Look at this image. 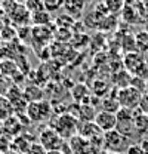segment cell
I'll return each instance as SVG.
<instances>
[{"label": "cell", "instance_id": "1", "mask_svg": "<svg viewBox=\"0 0 148 154\" xmlns=\"http://www.w3.org/2000/svg\"><path fill=\"white\" fill-rule=\"evenodd\" d=\"M51 128L55 129L64 139L65 138H73L76 131H79V122L71 113L67 111L64 114L56 116V120L51 123Z\"/></svg>", "mask_w": 148, "mask_h": 154}, {"label": "cell", "instance_id": "2", "mask_svg": "<svg viewBox=\"0 0 148 154\" xmlns=\"http://www.w3.org/2000/svg\"><path fill=\"white\" fill-rule=\"evenodd\" d=\"M132 141L126 138L125 135L119 134L116 129L104 134V148L107 153H117V154H126L128 148L130 147Z\"/></svg>", "mask_w": 148, "mask_h": 154}, {"label": "cell", "instance_id": "3", "mask_svg": "<svg viewBox=\"0 0 148 154\" xmlns=\"http://www.w3.org/2000/svg\"><path fill=\"white\" fill-rule=\"evenodd\" d=\"M116 117H117L116 131H117L119 134L125 135L126 138H129L130 141H132V138L136 136L135 126H133V111L120 108V110L116 113ZM136 138H138V136H136Z\"/></svg>", "mask_w": 148, "mask_h": 154}, {"label": "cell", "instance_id": "4", "mask_svg": "<svg viewBox=\"0 0 148 154\" xmlns=\"http://www.w3.org/2000/svg\"><path fill=\"white\" fill-rule=\"evenodd\" d=\"M39 142H40V145L48 153L61 151V148L64 147V138L58 134L55 129H52L51 126L40 132V135H39Z\"/></svg>", "mask_w": 148, "mask_h": 154}, {"label": "cell", "instance_id": "5", "mask_svg": "<svg viewBox=\"0 0 148 154\" xmlns=\"http://www.w3.org/2000/svg\"><path fill=\"white\" fill-rule=\"evenodd\" d=\"M117 99H119L120 108L136 111L139 108V104H141V99H142V94L138 92L136 89H133L132 86H128V88L119 89Z\"/></svg>", "mask_w": 148, "mask_h": 154}, {"label": "cell", "instance_id": "6", "mask_svg": "<svg viewBox=\"0 0 148 154\" xmlns=\"http://www.w3.org/2000/svg\"><path fill=\"white\" fill-rule=\"evenodd\" d=\"M93 123L98 126V129L102 132V134H107L116 129V123H117V117L114 113H108V111H99L95 116V120Z\"/></svg>", "mask_w": 148, "mask_h": 154}, {"label": "cell", "instance_id": "7", "mask_svg": "<svg viewBox=\"0 0 148 154\" xmlns=\"http://www.w3.org/2000/svg\"><path fill=\"white\" fill-rule=\"evenodd\" d=\"M27 113L30 116L31 120H43L51 114V107L49 104L43 102V101H37V102H30Z\"/></svg>", "mask_w": 148, "mask_h": 154}, {"label": "cell", "instance_id": "8", "mask_svg": "<svg viewBox=\"0 0 148 154\" xmlns=\"http://www.w3.org/2000/svg\"><path fill=\"white\" fill-rule=\"evenodd\" d=\"M145 59L144 57L139 54V52H132V54H128L125 57V67H126V71L129 74H136L144 65H145Z\"/></svg>", "mask_w": 148, "mask_h": 154}, {"label": "cell", "instance_id": "9", "mask_svg": "<svg viewBox=\"0 0 148 154\" xmlns=\"http://www.w3.org/2000/svg\"><path fill=\"white\" fill-rule=\"evenodd\" d=\"M133 126H135L138 141L141 138H145L148 135V116L141 113L139 110L133 111Z\"/></svg>", "mask_w": 148, "mask_h": 154}, {"label": "cell", "instance_id": "10", "mask_svg": "<svg viewBox=\"0 0 148 154\" xmlns=\"http://www.w3.org/2000/svg\"><path fill=\"white\" fill-rule=\"evenodd\" d=\"M70 147L76 154H89L91 153V142L83 136H73Z\"/></svg>", "mask_w": 148, "mask_h": 154}, {"label": "cell", "instance_id": "11", "mask_svg": "<svg viewBox=\"0 0 148 154\" xmlns=\"http://www.w3.org/2000/svg\"><path fill=\"white\" fill-rule=\"evenodd\" d=\"M71 95H73L74 101L80 102V104H86V101H89V91L85 85H77L74 86V89L71 91Z\"/></svg>", "mask_w": 148, "mask_h": 154}, {"label": "cell", "instance_id": "12", "mask_svg": "<svg viewBox=\"0 0 148 154\" xmlns=\"http://www.w3.org/2000/svg\"><path fill=\"white\" fill-rule=\"evenodd\" d=\"M119 94V92H117ZM117 94L116 95H108L107 98L102 99V107H104V111H108V113H117L120 110V104H119V99H117Z\"/></svg>", "mask_w": 148, "mask_h": 154}, {"label": "cell", "instance_id": "13", "mask_svg": "<svg viewBox=\"0 0 148 154\" xmlns=\"http://www.w3.org/2000/svg\"><path fill=\"white\" fill-rule=\"evenodd\" d=\"M83 3L82 2H76V0H68V2H64V9L67 11V15H73V17H77L79 14H82L83 11Z\"/></svg>", "mask_w": 148, "mask_h": 154}, {"label": "cell", "instance_id": "14", "mask_svg": "<svg viewBox=\"0 0 148 154\" xmlns=\"http://www.w3.org/2000/svg\"><path fill=\"white\" fill-rule=\"evenodd\" d=\"M136 40V49L139 52H145L148 51V31H141L135 36Z\"/></svg>", "mask_w": 148, "mask_h": 154}, {"label": "cell", "instance_id": "15", "mask_svg": "<svg viewBox=\"0 0 148 154\" xmlns=\"http://www.w3.org/2000/svg\"><path fill=\"white\" fill-rule=\"evenodd\" d=\"M130 86L133 89H136L138 92H141L142 95L148 92V85H147V80L141 79V77H136V76H132V80H130Z\"/></svg>", "mask_w": 148, "mask_h": 154}, {"label": "cell", "instance_id": "16", "mask_svg": "<svg viewBox=\"0 0 148 154\" xmlns=\"http://www.w3.org/2000/svg\"><path fill=\"white\" fill-rule=\"evenodd\" d=\"M33 21L36 22L37 25H40V24H48L49 21H51V15H49V12H46V11H40V12H37L33 15Z\"/></svg>", "mask_w": 148, "mask_h": 154}, {"label": "cell", "instance_id": "17", "mask_svg": "<svg viewBox=\"0 0 148 154\" xmlns=\"http://www.w3.org/2000/svg\"><path fill=\"white\" fill-rule=\"evenodd\" d=\"M45 11L46 12H55L56 9H61L64 6V2H51V0H45L43 2Z\"/></svg>", "mask_w": 148, "mask_h": 154}, {"label": "cell", "instance_id": "18", "mask_svg": "<svg viewBox=\"0 0 148 154\" xmlns=\"http://www.w3.org/2000/svg\"><path fill=\"white\" fill-rule=\"evenodd\" d=\"M27 154H46V150L40 145V144H31Z\"/></svg>", "mask_w": 148, "mask_h": 154}, {"label": "cell", "instance_id": "19", "mask_svg": "<svg viewBox=\"0 0 148 154\" xmlns=\"http://www.w3.org/2000/svg\"><path fill=\"white\" fill-rule=\"evenodd\" d=\"M141 113L148 116V92L142 95V99H141V104H139V108H138Z\"/></svg>", "mask_w": 148, "mask_h": 154}, {"label": "cell", "instance_id": "20", "mask_svg": "<svg viewBox=\"0 0 148 154\" xmlns=\"http://www.w3.org/2000/svg\"><path fill=\"white\" fill-rule=\"evenodd\" d=\"M126 154H144V151H142V148L139 147L138 142H132L130 147L128 148V151H126Z\"/></svg>", "mask_w": 148, "mask_h": 154}, {"label": "cell", "instance_id": "21", "mask_svg": "<svg viewBox=\"0 0 148 154\" xmlns=\"http://www.w3.org/2000/svg\"><path fill=\"white\" fill-rule=\"evenodd\" d=\"M138 144H139V147L142 148L144 154H148V138L147 136H145V138H141V139L138 141Z\"/></svg>", "mask_w": 148, "mask_h": 154}, {"label": "cell", "instance_id": "22", "mask_svg": "<svg viewBox=\"0 0 148 154\" xmlns=\"http://www.w3.org/2000/svg\"><path fill=\"white\" fill-rule=\"evenodd\" d=\"M105 154H117V153H105Z\"/></svg>", "mask_w": 148, "mask_h": 154}, {"label": "cell", "instance_id": "23", "mask_svg": "<svg viewBox=\"0 0 148 154\" xmlns=\"http://www.w3.org/2000/svg\"><path fill=\"white\" fill-rule=\"evenodd\" d=\"M147 85H148V79H147Z\"/></svg>", "mask_w": 148, "mask_h": 154}]
</instances>
